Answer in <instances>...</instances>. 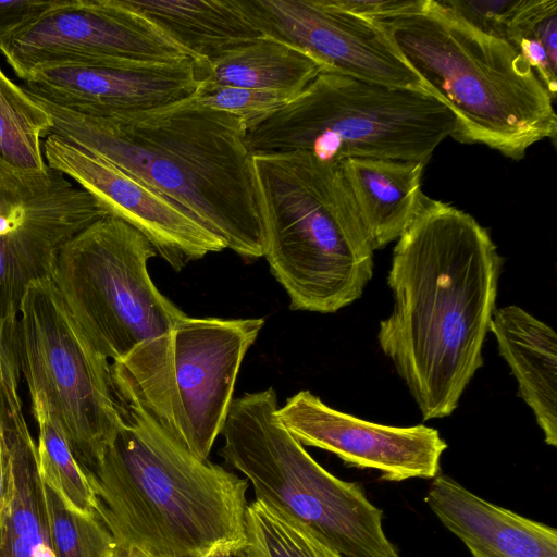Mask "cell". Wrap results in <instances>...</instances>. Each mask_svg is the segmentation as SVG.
Wrapping results in <instances>:
<instances>
[{
  "instance_id": "obj_8",
  "label": "cell",
  "mask_w": 557,
  "mask_h": 557,
  "mask_svg": "<svg viewBox=\"0 0 557 557\" xmlns=\"http://www.w3.org/2000/svg\"><path fill=\"white\" fill-rule=\"evenodd\" d=\"M261 318L185 315L169 332L111 362L116 395L138 403L178 444L208 460L226 421Z\"/></svg>"
},
{
  "instance_id": "obj_1",
  "label": "cell",
  "mask_w": 557,
  "mask_h": 557,
  "mask_svg": "<svg viewBox=\"0 0 557 557\" xmlns=\"http://www.w3.org/2000/svg\"><path fill=\"white\" fill-rule=\"evenodd\" d=\"M503 260L472 215L423 197L393 250L377 339L423 420L450 416L482 367Z\"/></svg>"
},
{
  "instance_id": "obj_22",
  "label": "cell",
  "mask_w": 557,
  "mask_h": 557,
  "mask_svg": "<svg viewBox=\"0 0 557 557\" xmlns=\"http://www.w3.org/2000/svg\"><path fill=\"white\" fill-rule=\"evenodd\" d=\"M202 82L299 95L325 69L307 53L261 36L227 54L201 61Z\"/></svg>"
},
{
  "instance_id": "obj_10",
  "label": "cell",
  "mask_w": 557,
  "mask_h": 557,
  "mask_svg": "<svg viewBox=\"0 0 557 557\" xmlns=\"http://www.w3.org/2000/svg\"><path fill=\"white\" fill-rule=\"evenodd\" d=\"M15 351L32 405L42 406L87 478L121 422L111 363L87 342L50 278L23 297Z\"/></svg>"
},
{
  "instance_id": "obj_26",
  "label": "cell",
  "mask_w": 557,
  "mask_h": 557,
  "mask_svg": "<svg viewBox=\"0 0 557 557\" xmlns=\"http://www.w3.org/2000/svg\"><path fill=\"white\" fill-rule=\"evenodd\" d=\"M247 543L260 557H336L304 528L283 518L259 500L246 510Z\"/></svg>"
},
{
  "instance_id": "obj_12",
  "label": "cell",
  "mask_w": 557,
  "mask_h": 557,
  "mask_svg": "<svg viewBox=\"0 0 557 557\" xmlns=\"http://www.w3.org/2000/svg\"><path fill=\"white\" fill-rule=\"evenodd\" d=\"M1 53L23 81L53 66L152 64L190 57L124 0H58Z\"/></svg>"
},
{
  "instance_id": "obj_24",
  "label": "cell",
  "mask_w": 557,
  "mask_h": 557,
  "mask_svg": "<svg viewBox=\"0 0 557 557\" xmlns=\"http://www.w3.org/2000/svg\"><path fill=\"white\" fill-rule=\"evenodd\" d=\"M38 424L37 458L40 476L72 510L97 515L92 486L47 410L32 405Z\"/></svg>"
},
{
  "instance_id": "obj_36",
  "label": "cell",
  "mask_w": 557,
  "mask_h": 557,
  "mask_svg": "<svg viewBox=\"0 0 557 557\" xmlns=\"http://www.w3.org/2000/svg\"><path fill=\"white\" fill-rule=\"evenodd\" d=\"M213 557H233V555L232 554H221V555H216Z\"/></svg>"
},
{
  "instance_id": "obj_20",
  "label": "cell",
  "mask_w": 557,
  "mask_h": 557,
  "mask_svg": "<svg viewBox=\"0 0 557 557\" xmlns=\"http://www.w3.org/2000/svg\"><path fill=\"white\" fill-rule=\"evenodd\" d=\"M344 180L373 250L397 240L420 210L426 163L350 158L339 162Z\"/></svg>"
},
{
  "instance_id": "obj_37",
  "label": "cell",
  "mask_w": 557,
  "mask_h": 557,
  "mask_svg": "<svg viewBox=\"0 0 557 557\" xmlns=\"http://www.w3.org/2000/svg\"><path fill=\"white\" fill-rule=\"evenodd\" d=\"M336 557H342V556L337 555Z\"/></svg>"
},
{
  "instance_id": "obj_13",
  "label": "cell",
  "mask_w": 557,
  "mask_h": 557,
  "mask_svg": "<svg viewBox=\"0 0 557 557\" xmlns=\"http://www.w3.org/2000/svg\"><path fill=\"white\" fill-rule=\"evenodd\" d=\"M235 2L261 36L299 49L325 72L429 94L375 22L338 10L326 0Z\"/></svg>"
},
{
  "instance_id": "obj_34",
  "label": "cell",
  "mask_w": 557,
  "mask_h": 557,
  "mask_svg": "<svg viewBox=\"0 0 557 557\" xmlns=\"http://www.w3.org/2000/svg\"><path fill=\"white\" fill-rule=\"evenodd\" d=\"M233 557H260L258 553L247 543L246 546L237 550Z\"/></svg>"
},
{
  "instance_id": "obj_5",
  "label": "cell",
  "mask_w": 557,
  "mask_h": 557,
  "mask_svg": "<svg viewBox=\"0 0 557 557\" xmlns=\"http://www.w3.org/2000/svg\"><path fill=\"white\" fill-rule=\"evenodd\" d=\"M263 257L292 310L334 313L373 275V248L341 164L293 151L252 156Z\"/></svg>"
},
{
  "instance_id": "obj_2",
  "label": "cell",
  "mask_w": 557,
  "mask_h": 557,
  "mask_svg": "<svg viewBox=\"0 0 557 557\" xmlns=\"http://www.w3.org/2000/svg\"><path fill=\"white\" fill-rule=\"evenodd\" d=\"M62 137L176 202L244 258L263 257L245 123L193 98L117 116L78 113L29 92Z\"/></svg>"
},
{
  "instance_id": "obj_27",
  "label": "cell",
  "mask_w": 557,
  "mask_h": 557,
  "mask_svg": "<svg viewBox=\"0 0 557 557\" xmlns=\"http://www.w3.org/2000/svg\"><path fill=\"white\" fill-rule=\"evenodd\" d=\"M45 494L58 557H114L115 542L98 515L70 509L46 484Z\"/></svg>"
},
{
  "instance_id": "obj_25",
  "label": "cell",
  "mask_w": 557,
  "mask_h": 557,
  "mask_svg": "<svg viewBox=\"0 0 557 557\" xmlns=\"http://www.w3.org/2000/svg\"><path fill=\"white\" fill-rule=\"evenodd\" d=\"M554 100L557 92V1L524 0L506 37Z\"/></svg>"
},
{
  "instance_id": "obj_19",
  "label": "cell",
  "mask_w": 557,
  "mask_h": 557,
  "mask_svg": "<svg viewBox=\"0 0 557 557\" xmlns=\"http://www.w3.org/2000/svg\"><path fill=\"white\" fill-rule=\"evenodd\" d=\"M490 331L499 355L517 379L519 394L533 411L545 443L557 446V336L524 309L494 311Z\"/></svg>"
},
{
  "instance_id": "obj_23",
  "label": "cell",
  "mask_w": 557,
  "mask_h": 557,
  "mask_svg": "<svg viewBox=\"0 0 557 557\" xmlns=\"http://www.w3.org/2000/svg\"><path fill=\"white\" fill-rule=\"evenodd\" d=\"M49 113L0 67V168L36 173L45 171L41 138L50 135Z\"/></svg>"
},
{
  "instance_id": "obj_35",
  "label": "cell",
  "mask_w": 557,
  "mask_h": 557,
  "mask_svg": "<svg viewBox=\"0 0 557 557\" xmlns=\"http://www.w3.org/2000/svg\"><path fill=\"white\" fill-rule=\"evenodd\" d=\"M114 557H140V556H138L134 553L127 552V550L119 549L115 546Z\"/></svg>"
},
{
  "instance_id": "obj_30",
  "label": "cell",
  "mask_w": 557,
  "mask_h": 557,
  "mask_svg": "<svg viewBox=\"0 0 557 557\" xmlns=\"http://www.w3.org/2000/svg\"><path fill=\"white\" fill-rule=\"evenodd\" d=\"M58 0L0 1V52L23 28L57 4Z\"/></svg>"
},
{
  "instance_id": "obj_15",
  "label": "cell",
  "mask_w": 557,
  "mask_h": 557,
  "mask_svg": "<svg viewBox=\"0 0 557 557\" xmlns=\"http://www.w3.org/2000/svg\"><path fill=\"white\" fill-rule=\"evenodd\" d=\"M276 419L301 445L335 454L350 467L376 470L385 481L435 478L447 448L436 429L362 420L331 408L309 391L289 397L277 408Z\"/></svg>"
},
{
  "instance_id": "obj_14",
  "label": "cell",
  "mask_w": 557,
  "mask_h": 557,
  "mask_svg": "<svg viewBox=\"0 0 557 557\" xmlns=\"http://www.w3.org/2000/svg\"><path fill=\"white\" fill-rule=\"evenodd\" d=\"M47 165L143 234L174 270L226 248L224 240L176 202L110 162L57 135L42 144Z\"/></svg>"
},
{
  "instance_id": "obj_6",
  "label": "cell",
  "mask_w": 557,
  "mask_h": 557,
  "mask_svg": "<svg viewBox=\"0 0 557 557\" xmlns=\"http://www.w3.org/2000/svg\"><path fill=\"white\" fill-rule=\"evenodd\" d=\"M454 131V114L430 94L322 72L295 98L245 124L244 140L251 156L301 151L323 161L426 163Z\"/></svg>"
},
{
  "instance_id": "obj_4",
  "label": "cell",
  "mask_w": 557,
  "mask_h": 557,
  "mask_svg": "<svg viewBox=\"0 0 557 557\" xmlns=\"http://www.w3.org/2000/svg\"><path fill=\"white\" fill-rule=\"evenodd\" d=\"M375 23L428 92L451 111L456 140L482 144L519 160L532 145L555 138L553 99L506 40L472 28L436 0Z\"/></svg>"
},
{
  "instance_id": "obj_33",
  "label": "cell",
  "mask_w": 557,
  "mask_h": 557,
  "mask_svg": "<svg viewBox=\"0 0 557 557\" xmlns=\"http://www.w3.org/2000/svg\"><path fill=\"white\" fill-rule=\"evenodd\" d=\"M14 336L2 330L0 326V361L9 357L14 349Z\"/></svg>"
},
{
  "instance_id": "obj_32",
  "label": "cell",
  "mask_w": 557,
  "mask_h": 557,
  "mask_svg": "<svg viewBox=\"0 0 557 557\" xmlns=\"http://www.w3.org/2000/svg\"><path fill=\"white\" fill-rule=\"evenodd\" d=\"M10 492V463L0 423V527L3 520Z\"/></svg>"
},
{
  "instance_id": "obj_17",
  "label": "cell",
  "mask_w": 557,
  "mask_h": 557,
  "mask_svg": "<svg viewBox=\"0 0 557 557\" xmlns=\"http://www.w3.org/2000/svg\"><path fill=\"white\" fill-rule=\"evenodd\" d=\"M425 503L473 557H557V530L492 504L447 475H436Z\"/></svg>"
},
{
  "instance_id": "obj_16",
  "label": "cell",
  "mask_w": 557,
  "mask_h": 557,
  "mask_svg": "<svg viewBox=\"0 0 557 557\" xmlns=\"http://www.w3.org/2000/svg\"><path fill=\"white\" fill-rule=\"evenodd\" d=\"M202 78L201 61L186 57L166 63L47 67L34 72L25 89L78 113L117 116L189 99Z\"/></svg>"
},
{
  "instance_id": "obj_7",
  "label": "cell",
  "mask_w": 557,
  "mask_h": 557,
  "mask_svg": "<svg viewBox=\"0 0 557 557\" xmlns=\"http://www.w3.org/2000/svg\"><path fill=\"white\" fill-rule=\"evenodd\" d=\"M274 388L231 403L220 455L252 486L256 500L304 528L342 557H399L383 511L363 488L320 466L276 419Z\"/></svg>"
},
{
  "instance_id": "obj_28",
  "label": "cell",
  "mask_w": 557,
  "mask_h": 557,
  "mask_svg": "<svg viewBox=\"0 0 557 557\" xmlns=\"http://www.w3.org/2000/svg\"><path fill=\"white\" fill-rule=\"evenodd\" d=\"M197 103L240 117L245 124L278 109L290 96L272 90L201 82L191 97Z\"/></svg>"
},
{
  "instance_id": "obj_18",
  "label": "cell",
  "mask_w": 557,
  "mask_h": 557,
  "mask_svg": "<svg viewBox=\"0 0 557 557\" xmlns=\"http://www.w3.org/2000/svg\"><path fill=\"white\" fill-rule=\"evenodd\" d=\"M0 423L10 463V492L0 527V557H58L51 535L37 445L18 393H0Z\"/></svg>"
},
{
  "instance_id": "obj_21",
  "label": "cell",
  "mask_w": 557,
  "mask_h": 557,
  "mask_svg": "<svg viewBox=\"0 0 557 557\" xmlns=\"http://www.w3.org/2000/svg\"><path fill=\"white\" fill-rule=\"evenodd\" d=\"M195 60L211 62L246 46L261 34L235 0H124Z\"/></svg>"
},
{
  "instance_id": "obj_31",
  "label": "cell",
  "mask_w": 557,
  "mask_h": 557,
  "mask_svg": "<svg viewBox=\"0 0 557 557\" xmlns=\"http://www.w3.org/2000/svg\"><path fill=\"white\" fill-rule=\"evenodd\" d=\"M428 0H326L344 12L380 22L422 10Z\"/></svg>"
},
{
  "instance_id": "obj_3",
  "label": "cell",
  "mask_w": 557,
  "mask_h": 557,
  "mask_svg": "<svg viewBox=\"0 0 557 557\" xmlns=\"http://www.w3.org/2000/svg\"><path fill=\"white\" fill-rule=\"evenodd\" d=\"M116 398L121 422L88 475L116 548L213 557L246 546L248 481L194 456L138 403Z\"/></svg>"
},
{
  "instance_id": "obj_11",
  "label": "cell",
  "mask_w": 557,
  "mask_h": 557,
  "mask_svg": "<svg viewBox=\"0 0 557 557\" xmlns=\"http://www.w3.org/2000/svg\"><path fill=\"white\" fill-rule=\"evenodd\" d=\"M110 211L63 173L0 168V326L15 334L27 287L50 278L63 246Z\"/></svg>"
},
{
  "instance_id": "obj_29",
  "label": "cell",
  "mask_w": 557,
  "mask_h": 557,
  "mask_svg": "<svg viewBox=\"0 0 557 557\" xmlns=\"http://www.w3.org/2000/svg\"><path fill=\"white\" fill-rule=\"evenodd\" d=\"M447 13L488 36L506 40L524 0H436Z\"/></svg>"
},
{
  "instance_id": "obj_9",
  "label": "cell",
  "mask_w": 557,
  "mask_h": 557,
  "mask_svg": "<svg viewBox=\"0 0 557 557\" xmlns=\"http://www.w3.org/2000/svg\"><path fill=\"white\" fill-rule=\"evenodd\" d=\"M149 240L115 215L102 218L60 250L50 280L90 346L120 361L169 332L186 314L153 284Z\"/></svg>"
}]
</instances>
